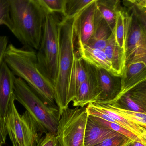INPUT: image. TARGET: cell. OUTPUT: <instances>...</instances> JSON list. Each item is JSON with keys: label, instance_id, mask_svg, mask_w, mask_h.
Segmentation results:
<instances>
[{"label": "cell", "instance_id": "1", "mask_svg": "<svg viewBox=\"0 0 146 146\" xmlns=\"http://www.w3.org/2000/svg\"><path fill=\"white\" fill-rule=\"evenodd\" d=\"M11 32L23 45L38 50L49 14L39 0H10Z\"/></svg>", "mask_w": 146, "mask_h": 146}, {"label": "cell", "instance_id": "2", "mask_svg": "<svg viewBox=\"0 0 146 146\" xmlns=\"http://www.w3.org/2000/svg\"><path fill=\"white\" fill-rule=\"evenodd\" d=\"M4 61L13 75L23 79L45 102L56 105L54 87L39 71L35 49L24 46L18 48L9 44Z\"/></svg>", "mask_w": 146, "mask_h": 146}, {"label": "cell", "instance_id": "3", "mask_svg": "<svg viewBox=\"0 0 146 146\" xmlns=\"http://www.w3.org/2000/svg\"><path fill=\"white\" fill-rule=\"evenodd\" d=\"M74 21V18L67 19L63 17L58 25V75L54 91V100L60 113L69 106L67 102L68 84L73 56L76 52Z\"/></svg>", "mask_w": 146, "mask_h": 146}, {"label": "cell", "instance_id": "4", "mask_svg": "<svg viewBox=\"0 0 146 146\" xmlns=\"http://www.w3.org/2000/svg\"><path fill=\"white\" fill-rule=\"evenodd\" d=\"M13 93L15 100L21 103L44 133H56L60 118L57 105L45 102L23 79L16 77Z\"/></svg>", "mask_w": 146, "mask_h": 146}, {"label": "cell", "instance_id": "5", "mask_svg": "<svg viewBox=\"0 0 146 146\" xmlns=\"http://www.w3.org/2000/svg\"><path fill=\"white\" fill-rule=\"evenodd\" d=\"M60 20L56 13L47 16L40 47L36 52L38 70L54 87L58 75V31Z\"/></svg>", "mask_w": 146, "mask_h": 146}, {"label": "cell", "instance_id": "6", "mask_svg": "<svg viewBox=\"0 0 146 146\" xmlns=\"http://www.w3.org/2000/svg\"><path fill=\"white\" fill-rule=\"evenodd\" d=\"M15 100L13 93L5 119L13 146H36L44 132L27 111L23 114L19 113Z\"/></svg>", "mask_w": 146, "mask_h": 146}, {"label": "cell", "instance_id": "7", "mask_svg": "<svg viewBox=\"0 0 146 146\" xmlns=\"http://www.w3.org/2000/svg\"><path fill=\"white\" fill-rule=\"evenodd\" d=\"M88 115L86 107L67 108L60 113L57 134L60 146H84Z\"/></svg>", "mask_w": 146, "mask_h": 146}, {"label": "cell", "instance_id": "8", "mask_svg": "<svg viewBox=\"0 0 146 146\" xmlns=\"http://www.w3.org/2000/svg\"><path fill=\"white\" fill-rule=\"evenodd\" d=\"M124 11L127 24L126 64L131 60L146 61V23L132 13Z\"/></svg>", "mask_w": 146, "mask_h": 146}, {"label": "cell", "instance_id": "9", "mask_svg": "<svg viewBox=\"0 0 146 146\" xmlns=\"http://www.w3.org/2000/svg\"><path fill=\"white\" fill-rule=\"evenodd\" d=\"M16 77L3 61L0 66V143L1 144L5 143L7 135L5 119L10 100L13 94Z\"/></svg>", "mask_w": 146, "mask_h": 146}, {"label": "cell", "instance_id": "10", "mask_svg": "<svg viewBox=\"0 0 146 146\" xmlns=\"http://www.w3.org/2000/svg\"><path fill=\"white\" fill-rule=\"evenodd\" d=\"M86 63L87 77L79 88L76 98L72 101L73 106L76 107H84L89 104L96 102L100 95L96 68Z\"/></svg>", "mask_w": 146, "mask_h": 146}, {"label": "cell", "instance_id": "11", "mask_svg": "<svg viewBox=\"0 0 146 146\" xmlns=\"http://www.w3.org/2000/svg\"><path fill=\"white\" fill-rule=\"evenodd\" d=\"M106 102L121 109L146 113V81L118 96L112 101Z\"/></svg>", "mask_w": 146, "mask_h": 146}, {"label": "cell", "instance_id": "12", "mask_svg": "<svg viewBox=\"0 0 146 146\" xmlns=\"http://www.w3.org/2000/svg\"><path fill=\"white\" fill-rule=\"evenodd\" d=\"M96 0L84 8L74 17V31L78 45H87L94 31Z\"/></svg>", "mask_w": 146, "mask_h": 146}, {"label": "cell", "instance_id": "13", "mask_svg": "<svg viewBox=\"0 0 146 146\" xmlns=\"http://www.w3.org/2000/svg\"><path fill=\"white\" fill-rule=\"evenodd\" d=\"M96 73L101 92L97 102L112 101L117 98L121 91V77L115 76L103 69L97 68Z\"/></svg>", "mask_w": 146, "mask_h": 146}, {"label": "cell", "instance_id": "14", "mask_svg": "<svg viewBox=\"0 0 146 146\" xmlns=\"http://www.w3.org/2000/svg\"><path fill=\"white\" fill-rule=\"evenodd\" d=\"M146 81V62L131 61L127 63L121 76V91L117 97Z\"/></svg>", "mask_w": 146, "mask_h": 146}, {"label": "cell", "instance_id": "15", "mask_svg": "<svg viewBox=\"0 0 146 146\" xmlns=\"http://www.w3.org/2000/svg\"><path fill=\"white\" fill-rule=\"evenodd\" d=\"M87 74L86 62L75 52L68 84V104L76 98L79 88L86 79Z\"/></svg>", "mask_w": 146, "mask_h": 146}, {"label": "cell", "instance_id": "16", "mask_svg": "<svg viewBox=\"0 0 146 146\" xmlns=\"http://www.w3.org/2000/svg\"><path fill=\"white\" fill-rule=\"evenodd\" d=\"M117 133L88 115L84 132V146H95Z\"/></svg>", "mask_w": 146, "mask_h": 146}, {"label": "cell", "instance_id": "17", "mask_svg": "<svg viewBox=\"0 0 146 146\" xmlns=\"http://www.w3.org/2000/svg\"><path fill=\"white\" fill-rule=\"evenodd\" d=\"M104 52L115 75L121 77L126 64L125 50L117 44L113 31L108 40Z\"/></svg>", "mask_w": 146, "mask_h": 146}, {"label": "cell", "instance_id": "18", "mask_svg": "<svg viewBox=\"0 0 146 146\" xmlns=\"http://www.w3.org/2000/svg\"><path fill=\"white\" fill-rule=\"evenodd\" d=\"M78 46L80 57L85 62L98 69L106 70L116 76L103 50L93 48L87 45Z\"/></svg>", "mask_w": 146, "mask_h": 146}, {"label": "cell", "instance_id": "19", "mask_svg": "<svg viewBox=\"0 0 146 146\" xmlns=\"http://www.w3.org/2000/svg\"><path fill=\"white\" fill-rule=\"evenodd\" d=\"M112 32L96 7L94 31L87 45L93 48L104 51Z\"/></svg>", "mask_w": 146, "mask_h": 146}, {"label": "cell", "instance_id": "20", "mask_svg": "<svg viewBox=\"0 0 146 146\" xmlns=\"http://www.w3.org/2000/svg\"><path fill=\"white\" fill-rule=\"evenodd\" d=\"M90 104L99 111L103 112L111 118L116 123L131 131L143 141L146 142V128H143L125 118L115 111L108 107L102 102H97Z\"/></svg>", "mask_w": 146, "mask_h": 146}, {"label": "cell", "instance_id": "21", "mask_svg": "<svg viewBox=\"0 0 146 146\" xmlns=\"http://www.w3.org/2000/svg\"><path fill=\"white\" fill-rule=\"evenodd\" d=\"M120 2L118 0H96V8L112 31L115 26L117 13L123 9Z\"/></svg>", "mask_w": 146, "mask_h": 146}, {"label": "cell", "instance_id": "22", "mask_svg": "<svg viewBox=\"0 0 146 146\" xmlns=\"http://www.w3.org/2000/svg\"><path fill=\"white\" fill-rule=\"evenodd\" d=\"M113 31L114 32L117 44L125 50L127 24L125 13L123 9L117 13L116 23Z\"/></svg>", "mask_w": 146, "mask_h": 146}, {"label": "cell", "instance_id": "23", "mask_svg": "<svg viewBox=\"0 0 146 146\" xmlns=\"http://www.w3.org/2000/svg\"><path fill=\"white\" fill-rule=\"evenodd\" d=\"M106 105L108 107L136 124L146 129V113L137 112L116 107L107 102H100Z\"/></svg>", "mask_w": 146, "mask_h": 146}, {"label": "cell", "instance_id": "24", "mask_svg": "<svg viewBox=\"0 0 146 146\" xmlns=\"http://www.w3.org/2000/svg\"><path fill=\"white\" fill-rule=\"evenodd\" d=\"M128 13L135 16L139 20L146 23V0H128L123 1Z\"/></svg>", "mask_w": 146, "mask_h": 146}, {"label": "cell", "instance_id": "25", "mask_svg": "<svg viewBox=\"0 0 146 146\" xmlns=\"http://www.w3.org/2000/svg\"><path fill=\"white\" fill-rule=\"evenodd\" d=\"M93 1L94 0H66L64 14L63 17L67 19L74 18Z\"/></svg>", "mask_w": 146, "mask_h": 146}, {"label": "cell", "instance_id": "26", "mask_svg": "<svg viewBox=\"0 0 146 146\" xmlns=\"http://www.w3.org/2000/svg\"><path fill=\"white\" fill-rule=\"evenodd\" d=\"M91 117L99 123L105 125V126H107V127H109V128L111 129L112 130L114 131L115 132L123 135L127 137L128 139L131 140L133 141L140 142L142 143L143 144L146 145V142L143 141V140L140 139L136 135H135V134L128 130L126 129L125 128L122 127L121 125H119L115 123L105 121V120L101 119L99 118L98 117H93V116H91Z\"/></svg>", "mask_w": 146, "mask_h": 146}, {"label": "cell", "instance_id": "27", "mask_svg": "<svg viewBox=\"0 0 146 146\" xmlns=\"http://www.w3.org/2000/svg\"><path fill=\"white\" fill-rule=\"evenodd\" d=\"M49 13L64 14L66 0H39Z\"/></svg>", "mask_w": 146, "mask_h": 146}, {"label": "cell", "instance_id": "28", "mask_svg": "<svg viewBox=\"0 0 146 146\" xmlns=\"http://www.w3.org/2000/svg\"><path fill=\"white\" fill-rule=\"evenodd\" d=\"M2 25L11 31L13 24L10 16V0H0V25Z\"/></svg>", "mask_w": 146, "mask_h": 146}, {"label": "cell", "instance_id": "29", "mask_svg": "<svg viewBox=\"0 0 146 146\" xmlns=\"http://www.w3.org/2000/svg\"><path fill=\"white\" fill-rule=\"evenodd\" d=\"M129 140L126 137L117 133L94 146H123Z\"/></svg>", "mask_w": 146, "mask_h": 146}, {"label": "cell", "instance_id": "30", "mask_svg": "<svg viewBox=\"0 0 146 146\" xmlns=\"http://www.w3.org/2000/svg\"><path fill=\"white\" fill-rule=\"evenodd\" d=\"M36 146H60L56 133H46Z\"/></svg>", "mask_w": 146, "mask_h": 146}, {"label": "cell", "instance_id": "31", "mask_svg": "<svg viewBox=\"0 0 146 146\" xmlns=\"http://www.w3.org/2000/svg\"><path fill=\"white\" fill-rule=\"evenodd\" d=\"M8 38L5 36H0V66L4 61V56L8 46Z\"/></svg>", "mask_w": 146, "mask_h": 146}, {"label": "cell", "instance_id": "32", "mask_svg": "<svg viewBox=\"0 0 146 146\" xmlns=\"http://www.w3.org/2000/svg\"><path fill=\"white\" fill-rule=\"evenodd\" d=\"M133 146H146V145L143 144L140 142L133 141Z\"/></svg>", "mask_w": 146, "mask_h": 146}, {"label": "cell", "instance_id": "33", "mask_svg": "<svg viewBox=\"0 0 146 146\" xmlns=\"http://www.w3.org/2000/svg\"><path fill=\"white\" fill-rule=\"evenodd\" d=\"M123 146H133V141L129 140V141Z\"/></svg>", "mask_w": 146, "mask_h": 146}, {"label": "cell", "instance_id": "34", "mask_svg": "<svg viewBox=\"0 0 146 146\" xmlns=\"http://www.w3.org/2000/svg\"><path fill=\"white\" fill-rule=\"evenodd\" d=\"M1 145H2V144H1V143H0V146H1Z\"/></svg>", "mask_w": 146, "mask_h": 146}]
</instances>
